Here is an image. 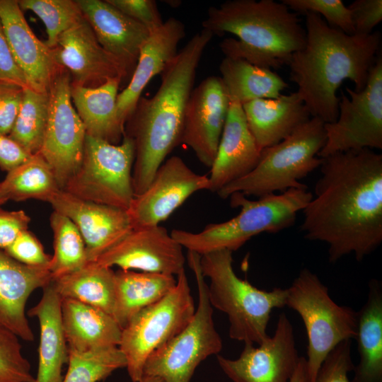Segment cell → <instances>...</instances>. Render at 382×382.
<instances>
[{
	"mask_svg": "<svg viewBox=\"0 0 382 382\" xmlns=\"http://www.w3.org/2000/svg\"><path fill=\"white\" fill-rule=\"evenodd\" d=\"M321 158L301 231L328 245L330 262L349 254L361 261L382 242V154L362 149Z\"/></svg>",
	"mask_w": 382,
	"mask_h": 382,
	"instance_id": "6da1fadb",
	"label": "cell"
},
{
	"mask_svg": "<svg viewBox=\"0 0 382 382\" xmlns=\"http://www.w3.org/2000/svg\"><path fill=\"white\" fill-rule=\"evenodd\" d=\"M306 14V41L288 64L290 80L311 117L325 123L336 121L337 91L349 79L354 91L365 87L381 45V34L348 35L330 26L318 14Z\"/></svg>",
	"mask_w": 382,
	"mask_h": 382,
	"instance_id": "7a4b0ae2",
	"label": "cell"
},
{
	"mask_svg": "<svg viewBox=\"0 0 382 382\" xmlns=\"http://www.w3.org/2000/svg\"><path fill=\"white\" fill-rule=\"evenodd\" d=\"M214 35L195 34L161 74V85L150 98L140 97L127 118L125 133L134 144L132 168L134 196L149 186L166 156L181 141L187 100L197 69Z\"/></svg>",
	"mask_w": 382,
	"mask_h": 382,
	"instance_id": "3957f363",
	"label": "cell"
},
{
	"mask_svg": "<svg viewBox=\"0 0 382 382\" xmlns=\"http://www.w3.org/2000/svg\"><path fill=\"white\" fill-rule=\"evenodd\" d=\"M296 13L274 0H231L208 8L202 28L213 35L229 33L220 48L225 57L241 59L263 68L288 65L306 41Z\"/></svg>",
	"mask_w": 382,
	"mask_h": 382,
	"instance_id": "277c9868",
	"label": "cell"
},
{
	"mask_svg": "<svg viewBox=\"0 0 382 382\" xmlns=\"http://www.w3.org/2000/svg\"><path fill=\"white\" fill-rule=\"evenodd\" d=\"M313 197L306 188H292L251 200L241 192L229 196L233 208L240 212L221 223L209 224L197 233L173 229L171 236L183 248L199 255L219 250L234 251L261 233H275L293 226L297 214Z\"/></svg>",
	"mask_w": 382,
	"mask_h": 382,
	"instance_id": "5b68a950",
	"label": "cell"
},
{
	"mask_svg": "<svg viewBox=\"0 0 382 382\" xmlns=\"http://www.w3.org/2000/svg\"><path fill=\"white\" fill-rule=\"evenodd\" d=\"M232 253L224 249L200 255L202 274L210 282L209 301L212 308L228 316L231 339L260 345L269 337L267 328L272 310L286 306V289L265 291L239 278L233 270Z\"/></svg>",
	"mask_w": 382,
	"mask_h": 382,
	"instance_id": "8992f818",
	"label": "cell"
},
{
	"mask_svg": "<svg viewBox=\"0 0 382 382\" xmlns=\"http://www.w3.org/2000/svg\"><path fill=\"white\" fill-rule=\"evenodd\" d=\"M325 122L311 117L279 143L262 150L257 166L216 193L224 199L234 192L261 197L292 188H306L300 180L319 168L326 141Z\"/></svg>",
	"mask_w": 382,
	"mask_h": 382,
	"instance_id": "52a82bcc",
	"label": "cell"
},
{
	"mask_svg": "<svg viewBox=\"0 0 382 382\" xmlns=\"http://www.w3.org/2000/svg\"><path fill=\"white\" fill-rule=\"evenodd\" d=\"M286 306L296 311L308 337L306 365L309 382H315L329 352L344 340L354 339L357 311L340 306L317 274L302 269L286 289Z\"/></svg>",
	"mask_w": 382,
	"mask_h": 382,
	"instance_id": "ba28073f",
	"label": "cell"
},
{
	"mask_svg": "<svg viewBox=\"0 0 382 382\" xmlns=\"http://www.w3.org/2000/svg\"><path fill=\"white\" fill-rule=\"evenodd\" d=\"M199 260V254L187 251V263L195 277L198 290V304L194 316L180 333L149 356L142 376L158 377L163 382H190L202 361L221 351L222 340L214 323V310L209 301Z\"/></svg>",
	"mask_w": 382,
	"mask_h": 382,
	"instance_id": "9c48e42d",
	"label": "cell"
},
{
	"mask_svg": "<svg viewBox=\"0 0 382 382\" xmlns=\"http://www.w3.org/2000/svg\"><path fill=\"white\" fill-rule=\"evenodd\" d=\"M164 297L137 313L122 330L119 349L127 360L132 382H139L149 356L180 333L190 323L195 306L185 270Z\"/></svg>",
	"mask_w": 382,
	"mask_h": 382,
	"instance_id": "30bf717a",
	"label": "cell"
},
{
	"mask_svg": "<svg viewBox=\"0 0 382 382\" xmlns=\"http://www.w3.org/2000/svg\"><path fill=\"white\" fill-rule=\"evenodd\" d=\"M133 140L123 135L112 144L86 134L77 171L62 190L79 198L127 210L134 197Z\"/></svg>",
	"mask_w": 382,
	"mask_h": 382,
	"instance_id": "8fae6325",
	"label": "cell"
},
{
	"mask_svg": "<svg viewBox=\"0 0 382 382\" xmlns=\"http://www.w3.org/2000/svg\"><path fill=\"white\" fill-rule=\"evenodd\" d=\"M341 93L335 122L325 124L326 141L320 158L350 150L382 149V57L377 56L364 89Z\"/></svg>",
	"mask_w": 382,
	"mask_h": 382,
	"instance_id": "7c38bea8",
	"label": "cell"
},
{
	"mask_svg": "<svg viewBox=\"0 0 382 382\" xmlns=\"http://www.w3.org/2000/svg\"><path fill=\"white\" fill-rule=\"evenodd\" d=\"M71 79L61 68L49 90V112L41 156L50 166L60 190L79 169L86 132L71 98Z\"/></svg>",
	"mask_w": 382,
	"mask_h": 382,
	"instance_id": "4fadbf2b",
	"label": "cell"
},
{
	"mask_svg": "<svg viewBox=\"0 0 382 382\" xmlns=\"http://www.w3.org/2000/svg\"><path fill=\"white\" fill-rule=\"evenodd\" d=\"M236 359L216 355L224 374L233 382H289L300 357L294 329L284 313L279 316L273 336L258 347L245 343Z\"/></svg>",
	"mask_w": 382,
	"mask_h": 382,
	"instance_id": "5bb4252c",
	"label": "cell"
},
{
	"mask_svg": "<svg viewBox=\"0 0 382 382\" xmlns=\"http://www.w3.org/2000/svg\"><path fill=\"white\" fill-rule=\"evenodd\" d=\"M203 190H209V177L194 172L180 157H170L127 210L132 228L158 225L192 194Z\"/></svg>",
	"mask_w": 382,
	"mask_h": 382,
	"instance_id": "9a60e30c",
	"label": "cell"
},
{
	"mask_svg": "<svg viewBox=\"0 0 382 382\" xmlns=\"http://www.w3.org/2000/svg\"><path fill=\"white\" fill-rule=\"evenodd\" d=\"M95 262L121 270L178 275L185 270L183 246L161 226L132 228Z\"/></svg>",
	"mask_w": 382,
	"mask_h": 382,
	"instance_id": "2e32d148",
	"label": "cell"
},
{
	"mask_svg": "<svg viewBox=\"0 0 382 382\" xmlns=\"http://www.w3.org/2000/svg\"><path fill=\"white\" fill-rule=\"evenodd\" d=\"M229 98L220 76H210L192 89L187 103L180 143L211 168L226 120Z\"/></svg>",
	"mask_w": 382,
	"mask_h": 382,
	"instance_id": "e0dca14e",
	"label": "cell"
},
{
	"mask_svg": "<svg viewBox=\"0 0 382 382\" xmlns=\"http://www.w3.org/2000/svg\"><path fill=\"white\" fill-rule=\"evenodd\" d=\"M53 52L56 63L69 73L74 84L96 87L110 79L123 81L130 74L103 48L84 17L60 35Z\"/></svg>",
	"mask_w": 382,
	"mask_h": 382,
	"instance_id": "ac0fdd59",
	"label": "cell"
},
{
	"mask_svg": "<svg viewBox=\"0 0 382 382\" xmlns=\"http://www.w3.org/2000/svg\"><path fill=\"white\" fill-rule=\"evenodd\" d=\"M79 231L89 262H95L132 229L126 210L85 200L59 190L48 202Z\"/></svg>",
	"mask_w": 382,
	"mask_h": 382,
	"instance_id": "d6986e66",
	"label": "cell"
},
{
	"mask_svg": "<svg viewBox=\"0 0 382 382\" xmlns=\"http://www.w3.org/2000/svg\"><path fill=\"white\" fill-rule=\"evenodd\" d=\"M0 21L12 55L30 88L48 92L61 69L55 62L53 49L34 34L18 1L0 0Z\"/></svg>",
	"mask_w": 382,
	"mask_h": 382,
	"instance_id": "ffe728a7",
	"label": "cell"
},
{
	"mask_svg": "<svg viewBox=\"0 0 382 382\" xmlns=\"http://www.w3.org/2000/svg\"><path fill=\"white\" fill-rule=\"evenodd\" d=\"M261 153L248 127L242 105L230 100L217 152L211 166L209 190L217 192L249 173L259 162Z\"/></svg>",
	"mask_w": 382,
	"mask_h": 382,
	"instance_id": "44dd1931",
	"label": "cell"
},
{
	"mask_svg": "<svg viewBox=\"0 0 382 382\" xmlns=\"http://www.w3.org/2000/svg\"><path fill=\"white\" fill-rule=\"evenodd\" d=\"M52 281L49 266H29L0 248V323L19 338L33 341L34 335L25 315L30 295Z\"/></svg>",
	"mask_w": 382,
	"mask_h": 382,
	"instance_id": "7402d4cb",
	"label": "cell"
},
{
	"mask_svg": "<svg viewBox=\"0 0 382 382\" xmlns=\"http://www.w3.org/2000/svg\"><path fill=\"white\" fill-rule=\"evenodd\" d=\"M76 2L100 45L133 73L140 49L151 33L149 30L106 0Z\"/></svg>",
	"mask_w": 382,
	"mask_h": 382,
	"instance_id": "603a6c76",
	"label": "cell"
},
{
	"mask_svg": "<svg viewBox=\"0 0 382 382\" xmlns=\"http://www.w3.org/2000/svg\"><path fill=\"white\" fill-rule=\"evenodd\" d=\"M185 26L171 17L151 32L140 49L138 60L127 86L117 95L119 117L125 124L141 94L157 74H161L178 54V45L185 36Z\"/></svg>",
	"mask_w": 382,
	"mask_h": 382,
	"instance_id": "cb8c5ba5",
	"label": "cell"
},
{
	"mask_svg": "<svg viewBox=\"0 0 382 382\" xmlns=\"http://www.w3.org/2000/svg\"><path fill=\"white\" fill-rule=\"evenodd\" d=\"M248 127L261 150L290 135L311 117L296 92L260 98L242 105Z\"/></svg>",
	"mask_w": 382,
	"mask_h": 382,
	"instance_id": "d4e9b609",
	"label": "cell"
},
{
	"mask_svg": "<svg viewBox=\"0 0 382 382\" xmlns=\"http://www.w3.org/2000/svg\"><path fill=\"white\" fill-rule=\"evenodd\" d=\"M40 301L28 314L40 324L38 369L35 382H62V368L68 363L69 348L62 318V299L51 282L43 289Z\"/></svg>",
	"mask_w": 382,
	"mask_h": 382,
	"instance_id": "484cf974",
	"label": "cell"
},
{
	"mask_svg": "<svg viewBox=\"0 0 382 382\" xmlns=\"http://www.w3.org/2000/svg\"><path fill=\"white\" fill-rule=\"evenodd\" d=\"M122 81L110 79L96 87L71 84V98L81 120L86 134L118 144L125 133V124L120 120L117 98Z\"/></svg>",
	"mask_w": 382,
	"mask_h": 382,
	"instance_id": "4316f807",
	"label": "cell"
},
{
	"mask_svg": "<svg viewBox=\"0 0 382 382\" xmlns=\"http://www.w3.org/2000/svg\"><path fill=\"white\" fill-rule=\"evenodd\" d=\"M62 318L69 350L79 352L118 347L122 329L103 311L71 299H63Z\"/></svg>",
	"mask_w": 382,
	"mask_h": 382,
	"instance_id": "83f0119b",
	"label": "cell"
},
{
	"mask_svg": "<svg viewBox=\"0 0 382 382\" xmlns=\"http://www.w3.org/2000/svg\"><path fill=\"white\" fill-rule=\"evenodd\" d=\"M359 362L351 382H382V286L372 279L367 300L357 311L355 338Z\"/></svg>",
	"mask_w": 382,
	"mask_h": 382,
	"instance_id": "f1b7e54d",
	"label": "cell"
},
{
	"mask_svg": "<svg viewBox=\"0 0 382 382\" xmlns=\"http://www.w3.org/2000/svg\"><path fill=\"white\" fill-rule=\"evenodd\" d=\"M176 282L173 275L121 269L115 272L112 317L122 330L140 311L164 297Z\"/></svg>",
	"mask_w": 382,
	"mask_h": 382,
	"instance_id": "f546056e",
	"label": "cell"
},
{
	"mask_svg": "<svg viewBox=\"0 0 382 382\" xmlns=\"http://www.w3.org/2000/svg\"><path fill=\"white\" fill-rule=\"evenodd\" d=\"M219 71L229 100L238 101L241 105L256 99L277 98L289 86L270 69L241 59L224 58Z\"/></svg>",
	"mask_w": 382,
	"mask_h": 382,
	"instance_id": "4dcf8cb0",
	"label": "cell"
},
{
	"mask_svg": "<svg viewBox=\"0 0 382 382\" xmlns=\"http://www.w3.org/2000/svg\"><path fill=\"white\" fill-rule=\"evenodd\" d=\"M51 283L62 299L79 301L112 316L115 272L112 267L88 262L76 272L52 279Z\"/></svg>",
	"mask_w": 382,
	"mask_h": 382,
	"instance_id": "1f68e13d",
	"label": "cell"
},
{
	"mask_svg": "<svg viewBox=\"0 0 382 382\" xmlns=\"http://www.w3.org/2000/svg\"><path fill=\"white\" fill-rule=\"evenodd\" d=\"M59 190L50 166L37 153L7 173L0 183V204L31 199L48 202Z\"/></svg>",
	"mask_w": 382,
	"mask_h": 382,
	"instance_id": "d6a6232c",
	"label": "cell"
},
{
	"mask_svg": "<svg viewBox=\"0 0 382 382\" xmlns=\"http://www.w3.org/2000/svg\"><path fill=\"white\" fill-rule=\"evenodd\" d=\"M50 224L53 233L54 253L49 265L52 279L76 272L89 262L83 239L67 216L53 211Z\"/></svg>",
	"mask_w": 382,
	"mask_h": 382,
	"instance_id": "836d02e7",
	"label": "cell"
},
{
	"mask_svg": "<svg viewBox=\"0 0 382 382\" xmlns=\"http://www.w3.org/2000/svg\"><path fill=\"white\" fill-rule=\"evenodd\" d=\"M49 112L48 92L25 88L9 137L30 155L40 152Z\"/></svg>",
	"mask_w": 382,
	"mask_h": 382,
	"instance_id": "e575fe53",
	"label": "cell"
},
{
	"mask_svg": "<svg viewBox=\"0 0 382 382\" xmlns=\"http://www.w3.org/2000/svg\"><path fill=\"white\" fill-rule=\"evenodd\" d=\"M126 366V358L118 347L83 352L69 350L68 369L62 382H99Z\"/></svg>",
	"mask_w": 382,
	"mask_h": 382,
	"instance_id": "d590c367",
	"label": "cell"
},
{
	"mask_svg": "<svg viewBox=\"0 0 382 382\" xmlns=\"http://www.w3.org/2000/svg\"><path fill=\"white\" fill-rule=\"evenodd\" d=\"M22 11H30L43 22L47 33L45 43L51 49L57 46L61 34L83 18L76 2L72 0H21Z\"/></svg>",
	"mask_w": 382,
	"mask_h": 382,
	"instance_id": "8d00e7d4",
	"label": "cell"
},
{
	"mask_svg": "<svg viewBox=\"0 0 382 382\" xmlns=\"http://www.w3.org/2000/svg\"><path fill=\"white\" fill-rule=\"evenodd\" d=\"M18 338L0 323V382H35Z\"/></svg>",
	"mask_w": 382,
	"mask_h": 382,
	"instance_id": "74e56055",
	"label": "cell"
},
{
	"mask_svg": "<svg viewBox=\"0 0 382 382\" xmlns=\"http://www.w3.org/2000/svg\"><path fill=\"white\" fill-rule=\"evenodd\" d=\"M289 9L299 13H314L326 20L331 27L354 35L351 13L341 0H282Z\"/></svg>",
	"mask_w": 382,
	"mask_h": 382,
	"instance_id": "f35d334b",
	"label": "cell"
},
{
	"mask_svg": "<svg viewBox=\"0 0 382 382\" xmlns=\"http://www.w3.org/2000/svg\"><path fill=\"white\" fill-rule=\"evenodd\" d=\"M351 340L336 345L323 361L315 382H351L348 373L354 371L351 354Z\"/></svg>",
	"mask_w": 382,
	"mask_h": 382,
	"instance_id": "ab89813d",
	"label": "cell"
},
{
	"mask_svg": "<svg viewBox=\"0 0 382 382\" xmlns=\"http://www.w3.org/2000/svg\"><path fill=\"white\" fill-rule=\"evenodd\" d=\"M4 250L16 260L29 266H49L52 258L28 229L21 231Z\"/></svg>",
	"mask_w": 382,
	"mask_h": 382,
	"instance_id": "60d3db41",
	"label": "cell"
},
{
	"mask_svg": "<svg viewBox=\"0 0 382 382\" xmlns=\"http://www.w3.org/2000/svg\"><path fill=\"white\" fill-rule=\"evenodd\" d=\"M122 13L146 27L150 33L162 25L163 21L154 0H106Z\"/></svg>",
	"mask_w": 382,
	"mask_h": 382,
	"instance_id": "b9f144b4",
	"label": "cell"
},
{
	"mask_svg": "<svg viewBox=\"0 0 382 382\" xmlns=\"http://www.w3.org/2000/svg\"><path fill=\"white\" fill-rule=\"evenodd\" d=\"M354 34L368 35L382 21L381 0H356L348 6Z\"/></svg>",
	"mask_w": 382,
	"mask_h": 382,
	"instance_id": "7bdbcfd3",
	"label": "cell"
},
{
	"mask_svg": "<svg viewBox=\"0 0 382 382\" xmlns=\"http://www.w3.org/2000/svg\"><path fill=\"white\" fill-rule=\"evenodd\" d=\"M23 88L0 82V134L8 135L20 108Z\"/></svg>",
	"mask_w": 382,
	"mask_h": 382,
	"instance_id": "ee69618b",
	"label": "cell"
},
{
	"mask_svg": "<svg viewBox=\"0 0 382 382\" xmlns=\"http://www.w3.org/2000/svg\"><path fill=\"white\" fill-rule=\"evenodd\" d=\"M30 221L25 212L7 211L0 206V248L8 247L21 231L28 229Z\"/></svg>",
	"mask_w": 382,
	"mask_h": 382,
	"instance_id": "f6af8a7d",
	"label": "cell"
},
{
	"mask_svg": "<svg viewBox=\"0 0 382 382\" xmlns=\"http://www.w3.org/2000/svg\"><path fill=\"white\" fill-rule=\"evenodd\" d=\"M0 82L30 88L10 50L0 21Z\"/></svg>",
	"mask_w": 382,
	"mask_h": 382,
	"instance_id": "bcb514c9",
	"label": "cell"
},
{
	"mask_svg": "<svg viewBox=\"0 0 382 382\" xmlns=\"http://www.w3.org/2000/svg\"><path fill=\"white\" fill-rule=\"evenodd\" d=\"M31 156L8 135L0 134V168L2 170L8 173Z\"/></svg>",
	"mask_w": 382,
	"mask_h": 382,
	"instance_id": "7dc6e473",
	"label": "cell"
},
{
	"mask_svg": "<svg viewBox=\"0 0 382 382\" xmlns=\"http://www.w3.org/2000/svg\"><path fill=\"white\" fill-rule=\"evenodd\" d=\"M289 382H309L306 359L303 357H300L296 368L290 379Z\"/></svg>",
	"mask_w": 382,
	"mask_h": 382,
	"instance_id": "c3c4849f",
	"label": "cell"
},
{
	"mask_svg": "<svg viewBox=\"0 0 382 382\" xmlns=\"http://www.w3.org/2000/svg\"><path fill=\"white\" fill-rule=\"evenodd\" d=\"M142 382H147V381H142Z\"/></svg>",
	"mask_w": 382,
	"mask_h": 382,
	"instance_id": "681fc988",
	"label": "cell"
},
{
	"mask_svg": "<svg viewBox=\"0 0 382 382\" xmlns=\"http://www.w3.org/2000/svg\"><path fill=\"white\" fill-rule=\"evenodd\" d=\"M0 206H1V204H0Z\"/></svg>",
	"mask_w": 382,
	"mask_h": 382,
	"instance_id": "f907efd6",
	"label": "cell"
}]
</instances>
